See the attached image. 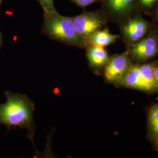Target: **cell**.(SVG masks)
<instances>
[{
  "instance_id": "cell-1",
  "label": "cell",
  "mask_w": 158,
  "mask_h": 158,
  "mask_svg": "<svg viewBox=\"0 0 158 158\" xmlns=\"http://www.w3.org/2000/svg\"><path fill=\"white\" fill-rule=\"evenodd\" d=\"M6 102L0 104V124L8 127H19L34 136V103L26 95L6 93Z\"/></svg>"
},
{
  "instance_id": "cell-17",
  "label": "cell",
  "mask_w": 158,
  "mask_h": 158,
  "mask_svg": "<svg viewBox=\"0 0 158 158\" xmlns=\"http://www.w3.org/2000/svg\"><path fill=\"white\" fill-rule=\"evenodd\" d=\"M2 35H1V33L0 32V46L1 45V44H2Z\"/></svg>"
},
{
  "instance_id": "cell-13",
  "label": "cell",
  "mask_w": 158,
  "mask_h": 158,
  "mask_svg": "<svg viewBox=\"0 0 158 158\" xmlns=\"http://www.w3.org/2000/svg\"><path fill=\"white\" fill-rule=\"evenodd\" d=\"M45 13L57 12L55 10L53 0H39Z\"/></svg>"
},
{
  "instance_id": "cell-15",
  "label": "cell",
  "mask_w": 158,
  "mask_h": 158,
  "mask_svg": "<svg viewBox=\"0 0 158 158\" xmlns=\"http://www.w3.org/2000/svg\"><path fill=\"white\" fill-rule=\"evenodd\" d=\"M142 4L145 6H150L154 4L157 0H140Z\"/></svg>"
},
{
  "instance_id": "cell-12",
  "label": "cell",
  "mask_w": 158,
  "mask_h": 158,
  "mask_svg": "<svg viewBox=\"0 0 158 158\" xmlns=\"http://www.w3.org/2000/svg\"><path fill=\"white\" fill-rule=\"evenodd\" d=\"M149 121L153 131L158 135V104L153 106L150 110Z\"/></svg>"
},
{
  "instance_id": "cell-11",
  "label": "cell",
  "mask_w": 158,
  "mask_h": 158,
  "mask_svg": "<svg viewBox=\"0 0 158 158\" xmlns=\"http://www.w3.org/2000/svg\"><path fill=\"white\" fill-rule=\"evenodd\" d=\"M135 0H107V6L111 11L117 15H125L130 12Z\"/></svg>"
},
{
  "instance_id": "cell-16",
  "label": "cell",
  "mask_w": 158,
  "mask_h": 158,
  "mask_svg": "<svg viewBox=\"0 0 158 158\" xmlns=\"http://www.w3.org/2000/svg\"><path fill=\"white\" fill-rule=\"evenodd\" d=\"M154 77L156 82L158 85V66L154 68Z\"/></svg>"
},
{
  "instance_id": "cell-10",
  "label": "cell",
  "mask_w": 158,
  "mask_h": 158,
  "mask_svg": "<svg viewBox=\"0 0 158 158\" xmlns=\"http://www.w3.org/2000/svg\"><path fill=\"white\" fill-rule=\"evenodd\" d=\"M154 68L155 67L152 64H145L139 66L142 78L149 91L158 90V85L154 77Z\"/></svg>"
},
{
  "instance_id": "cell-3",
  "label": "cell",
  "mask_w": 158,
  "mask_h": 158,
  "mask_svg": "<svg viewBox=\"0 0 158 158\" xmlns=\"http://www.w3.org/2000/svg\"><path fill=\"white\" fill-rule=\"evenodd\" d=\"M78 34L87 41L91 36L104 24V19L99 14L85 12L72 18Z\"/></svg>"
},
{
  "instance_id": "cell-4",
  "label": "cell",
  "mask_w": 158,
  "mask_h": 158,
  "mask_svg": "<svg viewBox=\"0 0 158 158\" xmlns=\"http://www.w3.org/2000/svg\"><path fill=\"white\" fill-rule=\"evenodd\" d=\"M130 66L127 52L114 55L109 58L107 63L104 66V78L108 82L119 83Z\"/></svg>"
},
{
  "instance_id": "cell-9",
  "label": "cell",
  "mask_w": 158,
  "mask_h": 158,
  "mask_svg": "<svg viewBox=\"0 0 158 158\" xmlns=\"http://www.w3.org/2000/svg\"><path fill=\"white\" fill-rule=\"evenodd\" d=\"M118 37L117 35L111 34L107 29H106L97 31L89 38L87 42L92 45L104 48L114 43Z\"/></svg>"
},
{
  "instance_id": "cell-8",
  "label": "cell",
  "mask_w": 158,
  "mask_h": 158,
  "mask_svg": "<svg viewBox=\"0 0 158 158\" xmlns=\"http://www.w3.org/2000/svg\"><path fill=\"white\" fill-rule=\"evenodd\" d=\"M87 57L90 66L93 69L105 66L109 60L107 52L104 48L92 45L87 49Z\"/></svg>"
},
{
  "instance_id": "cell-6",
  "label": "cell",
  "mask_w": 158,
  "mask_h": 158,
  "mask_svg": "<svg viewBox=\"0 0 158 158\" xmlns=\"http://www.w3.org/2000/svg\"><path fill=\"white\" fill-rule=\"evenodd\" d=\"M148 23L141 17L130 20L125 25L123 31L126 38L131 42H136L146 34Z\"/></svg>"
},
{
  "instance_id": "cell-5",
  "label": "cell",
  "mask_w": 158,
  "mask_h": 158,
  "mask_svg": "<svg viewBox=\"0 0 158 158\" xmlns=\"http://www.w3.org/2000/svg\"><path fill=\"white\" fill-rule=\"evenodd\" d=\"M158 53V40L155 36H149L132 46L131 54L139 60L151 59Z\"/></svg>"
},
{
  "instance_id": "cell-18",
  "label": "cell",
  "mask_w": 158,
  "mask_h": 158,
  "mask_svg": "<svg viewBox=\"0 0 158 158\" xmlns=\"http://www.w3.org/2000/svg\"><path fill=\"white\" fill-rule=\"evenodd\" d=\"M157 16H158V11H157Z\"/></svg>"
},
{
  "instance_id": "cell-14",
  "label": "cell",
  "mask_w": 158,
  "mask_h": 158,
  "mask_svg": "<svg viewBox=\"0 0 158 158\" xmlns=\"http://www.w3.org/2000/svg\"><path fill=\"white\" fill-rule=\"evenodd\" d=\"M70 1L74 2L77 6H80L81 7H85L95 2L97 0H70Z\"/></svg>"
},
{
  "instance_id": "cell-19",
  "label": "cell",
  "mask_w": 158,
  "mask_h": 158,
  "mask_svg": "<svg viewBox=\"0 0 158 158\" xmlns=\"http://www.w3.org/2000/svg\"><path fill=\"white\" fill-rule=\"evenodd\" d=\"M1 0H0V3H1Z\"/></svg>"
},
{
  "instance_id": "cell-7",
  "label": "cell",
  "mask_w": 158,
  "mask_h": 158,
  "mask_svg": "<svg viewBox=\"0 0 158 158\" xmlns=\"http://www.w3.org/2000/svg\"><path fill=\"white\" fill-rule=\"evenodd\" d=\"M119 83L132 89L149 91L147 85L142 78L139 70V66L131 65Z\"/></svg>"
},
{
  "instance_id": "cell-2",
  "label": "cell",
  "mask_w": 158,
  "mask_h": 158,
  "mask_svg": "<svg viewBox=\"0 0 158 158\" xmlns=\"http://www.w3.org/2000/svg\"><path fill=\"white\" fill-rule=\"evenodd\" d=\"M43 30L49 37L69 45L83 48L88 44L77 32L72 18L64 17L57 12L45 13Z\"/></svg>"
}]
</instances>
